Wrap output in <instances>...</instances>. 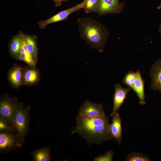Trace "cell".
<instances>
[{
	"instance_id": "1",
	"label": "cell",
	"mask_w": 161,
	"mask_h": 161,
	"mask_svg": "<svg viewBox=\"0 0 161 161\" xmlns=\"http://www.w3.org/2000/svg\"><path fill=\"white\" fill-rule=\"evenodd\" d=\"M76 119V126L71 134H78L88 144H99L112 138L109 133L108 118L106 115L96 117L78 115Z\"/></svg>"
},
{
	"instance_id": "2",
	"label": "cell",
	"mask_w": 161,
	"mask_h": 161,
	"mask_svg": "<svg viewBox=\"0 0 161 161\" xmlns=\"http://www.w3.org/2000/svg\"><path fill=\"white\" fill-rule=\"evenodd\" d=\"M77 22L80 37L91 48L102 52L109 36L108 28L90 17L79 18Z\"/></svg>"
},
{
	"instance_id": "3",
	"label": "cell",
	"mask_w": 161,
	"mask_h": 161,
	"mask_svg": "<svg viewBox=\"0 0 161 161\" xmlns=\"http://www.w3.org/2000/svg\"><path fill=\"white\" fill-rule=\"evenodd\" d=\"M31 107L18 102L13 115V126L16 129L17 137L22 145L28 133L30 120V112Z\"/></svg>"
},
{
	"instance_id": "4",
	"label": "cell",
	"mask_w": 161,
	"mask_h": 161,
	"mask_svg": "<svg viewBox=\"0 0 161 161\" xmlns=\"http://www.w3.org/2000/svg\"><path fill=\"white\" fill-rule=\"evenodd\" d=\"M16 131H0V152L1 153L15 150L22 145Z\"/></svg>"
},
{
	"instance_id": "5",
	"label": "cell",
	"mask_w": 161,
	"mask_h": 161,
	"mask_svg": "<svg viewBox=\"0 0 161 161\" xmlns=\"http://www.w3.org/2000/svg\"><path fill=\"white\" fill-rule=\"evenodd\" d=\"M18 102L15 97L4 95L1 98L0 116L9 124L13 126V115L14 109Z\"/></svg>"
},
{
	"instance_id": "6",
	"label": "cell",
	"mask_w": 161,
	"mask_h": 161,
	"mask_svg": "<svg viewBox=\"0 0 161 161\" xmlns=\"http://www.w3.org/2000/svg\"><path fill=\"white\" fill-rule=\"evenodd\" d=\"M124 6L118 0H101L94 12L101 16L109 13L117 14L123 10Z\"/></svg>"
},
{
	"instance_id": "7",
	"label": "cell",
	"mask_w": 161,
	"mask_h": 161,
	"mask_svg": "<svg viewBox=\"0 0 161 161\" xmlns=\"http://www.w3.org/2000/svg\"><path fill=\"white\" fill-rule=\"evenodd\" d=\"M105 115L101 104L94 103L87 100L80 107L78 115L83 117H96Z\"/></svg>"
},
{
	"instance_id": "8",
	"label": "cell",
	"mask_w": 161,
	"mask_h": 161,
	"mask_svg": "<svg viewBox=\"0 0 161 161\" xmlns=\"http://www.w3.org/2000/svg\"><path fill=\"white\" fill-rule=\"evenodd\" d=\"M84 4L83 1L80 3L71 8L62 11L49 18L43 21H40L38 22L39 27L44 29L48 25L66 20L68 16L72 13L83 8Z\"/></svg>"
},
{
	"instance_id": "9",
	"label": "cell",
	"mask_w": 161,
	"mask_h": 161,
	"mask_svg": "<svg viewBox=\"0 0 161 161\" xmlns=\"http://www.w3.org/2000/svg\"><path fill=\"white\" fill-rule=\"evenodd\" d=\"M115 92L113 97V106L110 116L112 117L117 113L123 103L126 96L132 89L129 87L123 88L119 83L116 84L115 86Z\"/></svg>"
},
{
	"instance_id": "10",
	"label": "cell",
	"mask_w": 161,
	"mask_h": 161,
	"mask_svg": "<svg viewBox=\"0 0 161 161\" xmlns=\"http://www.w3.org/2000/svg\"><path fill=\"white\" fill-rule=\"evenodd\" d=\"M151 79L150 88L161 92V58L156 61L150 69Z\"/></svg>"
},
{
	"instance_id": "11",
	"label": "cell",
	"mask_w": 161,
	"mask_h": 161,
	"mask_svg": "<svg viewBox=\"0 0 161 161\" xmlns=\"http://www.w3.org/2000/svg\"><path fill=\"white\" fill-rule=\"evenodd\" d=\"M112 117V123L109 125V133L112 138L116 140L118 143H120L122 138L121 119L117 113Z\"/></svg>"
},
{
	"instance_id": "12",
	"label": "cell",
	"mask_w": 161,
	"mask_h": 161,
	"mask_svg": "<svg viewBox=\"0 0 161 161\" xmlns=\"http://www.w3.org/2000/svg\"><path fill=\"white\" fill-rule=\"evenodd\" d=\"M136 78L132 89L135 92L139 98L140 104L144 105L145 103L144 82L139 70H138L136 72Z\"/></svg>"
},
{
	"instance_id": "13",
	"label": "cell",
	"mask_w": 161,
	"mask_h": 161,
	"mask_svg": "<svg viewBox=\"0 0 161 161\" xmlns=\"http://www.w3.org/2000/svg\"><path fill=\"white\" fill-rule=\"evenodd\" d=\"M23 69L21 66L16 65L9 70L8 79L13 86L18 88L22 85Z\"/></svg>"
},
{
	"instance_id": "14",
	"label": "cell",
	"mask_w": 161,
	"mask_h": 161,
	"mask_svg": "<svg viewBox=\"0 0 161 161\" xmlns=\"http://www.w3.org/2000/svg\"><path fill=\"white\" fill-rule=\"evenodd\" d=\"M39 73L35 68H27L23 70L22 84L30 85L36 83L39 79Z\"/></svg>"
},
{
	"instance_id": "15",
	"label": "cell",
	"mask_w": 161,
	"mask_h": 161,
	"mask_svg": "<svg viewBox=\"0 0 161 161\" xmlns=\"http://www.w3.org/2000/svg\"><path fill=\"white\" fill-rule=\"evenodd\" d=\"M50 153L49 148L44 147L32 151L31 154L34 161H49Z\"/></svg>"
},
{
	"instance_id": "16",
	"label": "cell",
	"mask_w": 161,
	"mask_h": 161,
	"mask_svg": "<svg viewBox=\"0 0 161 161\" xmlns=\"http://www.w3.org/2000/svg\"><path fill=\"white\" fill-rule=\"evenodd\" d=\"M23 34H20L13 39L10 46V51L12 56L18 59L20 55Z\"/></svg>"
},
{
	"instance_id": "17",
	"label": "cell",
	"mask_w": 161,
	"mask_h": 161,
	"mask_svg": "<svg viewBox=\"0 0 161 161\" xmlns=\"http://www.w3.org/2000/svg\"><path fill=\"white\" fill-rule=\"evenodd\" d=\"M24 38L28 50L31 54L33 60L36 63L37 60L38 50L35 42L31 37L24 35Z\"/></svg>"
},
{
	"instance_id": "18",
	"label": "cell",
	"mask_w": 161,
	"mask_h": 161,
	"mask_svg": "<svg viewBox=\"0 0 161 161\" xmlns=\"http://www.w3.org/2000/svg\"><path fill=\"white\" fill-rule=\"evenodd\" d=\"M101 0H84L83 8L87 13L93 12Z\"/></svg>"
},
{
	"instance_id": "19",
	"label": "cell",
	"mask_w": 161,
	"mask_h": 161,
	"mask_svg": "<svg viewBox=\"0 0 161 161\" xmlns=\"http://www.w3.org/2000/svg\"><path fill=\"white\" fill-rule=\"evenodd\" d=\"M126 160L127 161H149L150 160L147 156L142 153L134 152L127 156Z\"/></svg>"
},
{
	"instance_id": "20",
	"label": "cell",
	"mask_w": 161,
	"mask_h": 161,
	"mask_svg": "<svg viewBox=\"0 0 161 161\" xmlns=\"http://www.w3.org/2000/svg\"><path fill=\"white\" fill-rule=\"evenodd\" d=\"M136 77V72L130 71L126 74L123 80V83L132 89Z\"/></svg>"
},
{
	"instance_id": "21",
	"label": "cell",
	"mask_w": 161,
	"mask_h": 161,
	"mask_svg": "<svg viewBox=\"0 0 161 161\" xmlns=\"http://www.w3.org/2000/svg\"><path fill=\"white\" fill-rule=\"evenodd\" d=\"M16 131L13 126L9 124L5 120L0 117V131Z\"/></svg>"
},
{
	"instance_id": "22",
	"label": "cell",
	"mask_w": 161,
	"mask_h": 161,
	"mask_svg": "<svg viewBox=\"0 0 161 161\" xmlns=\"http://www.w3.org/2000/svg\"><path fill=\"white\" fill-rule=\"evenodd\" d=\"M18 59L23 61L32 67H35V66L36 63L32 58L29 57L26 54L25 52L20 53Z\"/></svg>"
},
{
	"instance_id": "23",
	"label": "cell",
	"mask_w": 161,
	"mask_h": 161,
	"mask_svg": "<svg viewBox=\"0 0 161 161\" xmlns=\"http://www.w3.org/2000/svg\"><path fill=\"white\" fill-rule=\"evenodd\" d=\"M113 153L112 151L107 152L106 153L101 155L95 158L94 161H111L112 160Z\"/></svg>"
},
{
	"instance_id": "24",
	"label": "cell",
	"mask_w": 161,
	"mask_h": 161,
	"mask_svg": "<svg viewBox=\"0 0 161 161\" xmlns=\"http://www.w3.org/2000/svg\"><path fill=\"white\" fill-rule=\"evenodd\" d=\"M55 3L56 6H59L61 5V2L60 0H53Z\"/></svg>"
},
{
	"instance_id": "25",
	"label": "cell",
	"mask_w": 161,
	"mask_h": 161,
	"mask_svg": "<svg viewBox=\"0 0 161 161\" xmlns=\"http://www.w3.org/2000/svg\"><path fill=\"white\" fill-rule=\"evenodd\" d=\"M159 31L160 33V34L161 37V22L160 24L159 27Z\"/></svg>"
},
{
	"instance_id": "26",
	"label": "cell",
	"mask_w": 161,
	"mask_h": 161,
	"mask_svg": "<svg viewBox=\"0 0 161 161\" xmlns=\"http://www.w3.org/2000/svg\"><path fill=\"white\" fill-rule=\"evenodd\" d=\"M157 9L158 10H160V9H161V2L157 7Z\"/></svg>"
},
{
	"instance_id": "27",
	"label": "cell",
	"mask_w": 161,
	"mask_h": 161,
	"mask_svg": "<svg viewBox=\"0 0 161 161\" xmlns=\"http://www.w3.org/2000/svg\"><path fill=\"white\" fill-rule=\"evenodd\" d=\"M68 0H60V1H61V2H62V1H67Z\"/></svg>"
}]
</instances>
